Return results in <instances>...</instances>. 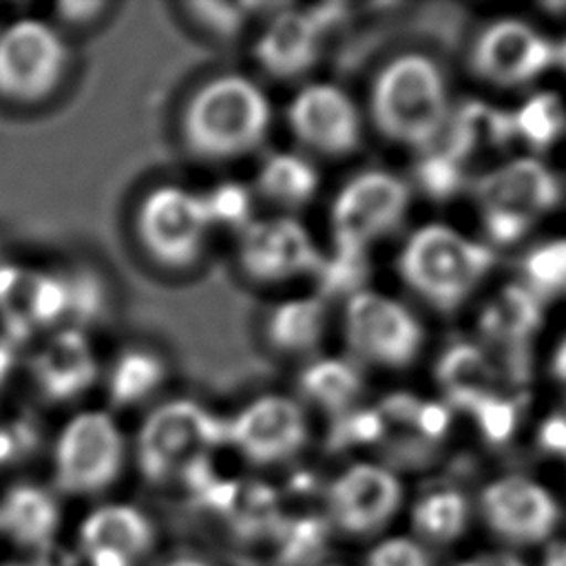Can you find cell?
I'll return each mask as SVG.
<instances>
[{
    "label": "cell",
    "mask_w": 566,
    "mask_h": 566,
    "mask_svg": "<svg viewBox=\"0 0 566 566\" xmlns=\"http://www.w3.org/2000/svg\"><path fill=\"white\" fill-rule=\"evenodd\" d=\"M11 365H13V356H11V349L0 343V396L7 387V380H9V374H11Z\"/></svg>",
    "instance_id": "41"
},
{
    "label": "cell",
    "mask_w": 566,
    "mask_h": 566,
    "mask_svg": "<svg viewBox=\"0 0 566 566\" xmlns=\"http://www.w3.org/2000/svg\"><path fill=\"white\" fill-rule=\"evenodd\" d=\"M22 436L18 431V427H0V467L11 462V458H15L18 449L22 447Z\"/></svg>",
    "instance_id": "40"
},
{
    "label": "cell",
    "mask_w": 566,
    "mask_h": 566,
    "mask_svg": "<svg viewBox=\"0 0 566 566\" xmlns=\"http://www.w3.org/2000/svg\"><path fill=\"white\" fill-rule=\"evenodd\" d=\"M318 190L314 164L296 153L270 155L256 172V192L281 208H301Z\"/></svg>",
    "instance_id": "27"
},
{
    "label": "cell",
    "mask_w": 566,
    "mask_h": 566,
    "mask_svg": "<svg viewBox=\"0 0 566 566\" xmlns=\"http://www.w3.org/2000/svg\"><path fill=\"white\" fill-rule=\"evenodd\" d=\"M557 60L555 44L522 20L489 24L471 49V69L497 86H517L539 77Z\"/></svg>",
    "instance_id": "16"
},
{
    "label": "cell",
    "mask_w": 566,
    "mask_h": 566,
    "mask_svg": "<svg viewBox=\"0 0 566 566\" xmlns=\"http://www.w3.org/2000/svg\"><path fill=\"white\" fill-rule=\"evenodd\" d=\"M135 228L157 263L188 268L201 256L212 221L201 195L181 186H159L142 199Z\"/></svg>",
    "instance_id": "8"
},
{
    "label": "cell",
    "mask_w": 566,
    "mask_h": 566,
    "mask_svg": "<svg viewBox=\"0 0 566 566\" xmlns=\"http://www.w3.org/2000/svg\"><path fill=\"white\" fill-rule=\"evenodd\" d=\"M106 9L104 2H62L57 4L60 20L71 24H86L99 18V13Z\"/></svg>",
    "instance_id": "38"
},
{
    "label": "cell",
    "mask_w": 566,
    "mask_h": 566,
    "mask_svg": "<svg viewBox=\"0 0 566 566\" xmlns=\"http://www.w3.org/2000/svg\"><path fill=\"white\" fill-rule=\"evenodd\" d=\"M526 287L537 296L566 287V239H551L524 256Z\"/></svg>",
    "instance_id": "31"
},
{
    "label": "cell",
    "mask_w": 566,
    "mask_h": 566,
    "mask_svg": "<svg viewBox=\"0 0 566 566\" xmlns=\"http://www.w3.org/2000/svg\"><path fill=\"white\" fill-rule=\"evenodd\" d=\"M553 371L555 376L566 382V338L559 343V347L555 349V358H553Z\"/></svg>",
    "instance_id": "44"
},
{
    "label": "cell",
    "mask_w": 566,
    "mask_h": 566,
    "mask_svg": "<svg viewBox=\"0 0 566 566\" xmlns=\"http://www.w3.org/2000/svg\"><path fill=\"white\" fill-rule=\"evenodd\" d=\"M226 444V422L195 400L177 398L148 413L137 433V464L148 482L166 484L192 473Z\"/></svg>",
    "instance_id": "4"
},
{
    "label": "cell",
    "mask_w": 566,
    "mask_h": 566,
    "mask_svg": "<svg viewBox=\"0 0 566 566\" xmlns=\"http://www.w3.org/2000/svg\"><path fill=\"white\" fill-rule=\"evenodd\" d=\"M155 544V522L128 502H104L77 526V551L86 566H142Z\"/></svg>",
    "instance_id": "15"
},
{
    "label": "cell",
    "mask_w": 566,
    "mask_h": 566,
    "mask_svg": "<svg viewBox=\"0 0 566 566\" xmlns=\"http://www.w3.org/2000/svg\"><path fill=\"white\" fill-rule=\"evenodd\" d=\"M400 478L378 462L345 467L325 489V513L332 526L347 537L382 533L402 506Z\"/></svg>",
    "instance_id": "10"
},
{
    "label": "cell",
    "mask_w": 566,
    "mask_h": 566,
    "mask_svg": "<svg viewBox=\"0 0 566 566\" xmlns=\"http://www.w3.org/2000/svg\"><path fill=\"white\" fill-rule=\"evenodd\" d=\"M411 190L389 170H363L352 177L332 203L336 250L365 254L376 241L400 226L409 210Z\"/></svg>",
    "instance_id": "7"
},
{
    "label": "cell",
    "mask_w": 566,
    "mask_h": 566,
    "mask_svg": "<svg viewBox=\"0 0 566 566\" xmlns=\"http://www.w3.org/2000/svg\"><path fill=\"white\" fill-rule=\"evenodd\" d=\"M203 199L208 206L212 228L217 223H223V226H234L241 232L252 221L250 219V192L241 186H234V184L219 186L210 195H203Z\"/></svg>",
    "instance_id": "34"
},
{
    "label": "cell",
    "mask_w": 566,
    "mask_h": 566,
    "mask_svg": "<svg viewBox=\"0 0 566 566\" xmlns=\"http://www.w3.org/2000/svg\"><path fill=\"white\" fill-rule=\"evenodd\" d=\"M265 93L243 75H219L188 99L181 133L188 150L208 161H228L254 150L270 128Z\"/></svg>",
    "instance_id": "2"
},
{
    "label": "cell",
    "mask_w": 566,
    "mask_h": 566,
    "mask_svg": "<svg viewBox=\"0 0 566 566\" xmlns=\"http://www.w3.org/2000/svg\"><path fill=\"white\" fill-rule=\"evenodd\" d=\"M482 221L486 234L500 245H511L520 241L533 226V219L502 208H482Z\"/></svg>",
    "instance_id": "37"
},
{
    "label": "cell",
    "mask_w": 566,
    "mask_h": 566,
    "mask_svg": "<svg viewBox=\"0 0 566 566\" xmlns=\"http://www.w3.org/2000/svg\"><path fill=\"white\" fill-rule=\"evenodd\" d=\"M321 566H347V564H338V562H327V564H321Z\"/></svg>",
    "instance_id": "47"
},
{
    "label": "cell",
    "mask_w": 566,
    "mask_h": 566,
    "mask_svg": "<svg viewBox=\"0 0 566 566\" xmlns=\"http://www.w3.org/2000/svg\"><path fill=\"white\" fill-rule=\"evenodd\" d=\"M310 232L290 217L250 221L239 234L241 270L256 283H283L321 268Z\"/></svg>",
    "instance_id": "12"
},
{
    "label": "cell",
    "mask_w": 566,
    "mask_h": 566,
    "mask_svg": "<svg viewBox=\"0 0 566 566\" xmlns=\"http://www.w3.org/2000/svg\"><path fill=\"white\" fill-rule=\"evenodd\" d=\"M374 126L409 148H433L451 117L442 69L422 53H402L376 75L369 93Z\"/></svg>",
    "instance_id": "1"
},
{
    "label": "cell",
    "mask_w": 566,
    "mask_h": 566,
    "mask_svg": "<svg viewBox=\"0 0 566 566\" xmlns=\"http://www.w3.org/2000/svg\"><path fill=\"white\" fill-rule=\"evenodd\" d=\"M471 520V504L455 489H436L411 506V535L422 544H451L460 539Z\"/></svg>",
    "instance_id": "25"
},
{
    "label": "cell",
    "mask_w": 566,
    "mask_h": 566,
    "mask_svg": "<svg viewBox=\"0 0 566 566\" xmlns=\"http://www.w3.org/2000/svg\"><path fill=\"white\" fill-rule=\"evenodd\" d=\"M493 268L489 245L447 223H427L409 234L398 256L405 285L438 310H455Z\"/></svg>",
    "instance_id": "3"
},
{
    "label": "cell",
    "mask_w": 566,
    "mask_h": 566,
    "mask_svg": "<svg viewBox=\"0 0 566 566\" xmlns=\"http://www.w3.org/2000/svg\"><path fill=\"white\" fill-rule=\"evenodd\" d=\"M166 378L159 356L146 349L124 352L108 374V398L117 407H130L153 396Z\"/></svg>",
    "instance_id": "28"
},
{
    "label": "cell",
    "mask_w": 566,
    "mask_h": 566,
    "mask_svg": "<svg viewBox=\"0 0 566 566\" xmlns=\"http://www.w3.org/2000/svg\"><path fill=\"white\" fill-rule=\"evenodd\" d=\"M418 179L431 197H449L460 188L464 170L453 157L438 148L422 159L418 168Z\"/></svg>",
    "instance_id": "35"
},
{
    "label": "cell",
    "mask_w": 566,
    "mask_h": 566,
    "mask_svg": "<svg viewBox=\"0 0 566 566\" xmlns=\"http://www.w3.org/2000/svg\"><path fill=\"white\" fill-rule=\"evenodd\" d=\"M480 511L489 528L511 544H542L559 524L555 495L526 475H502L484 486Z\"/></svg>",
    "instance_id": "14"
},
{
    "label": "cell",
    "mask_w": 566,
    "mask_h": 566,
    "mask_svg": "<svg viewBox=\"0 0 566 566\" xmlns=\"http://www.w3.org/2000/svg\"><path fill=\"white\" fill-rule=\"evenodd\" d=\"M31 374L44 398L69 402L93 387L97 358L80 327L66 325L44 338L31 360Z\"/></svg>",
    "instance_id": "18"
},
{
    "label": "cell",
    "mask_w": 566,
    "mask_h": 566,
    "mask_svg": "<svg viewBox=\"0 0 566 566\" xmlns=\"http://www.w3.org/2000/svg\"><path fill=\"white\" fill-rule=\"evenodd\" d=\"M343 318L349 352L367 365L407 367L424 340L422 325L411 310L376 290H360L347 298Z\"/></svg>",
    "instance_id": "9"
},
{
    "label": "cell",
    "mask_w": 566,
    "mask_h": 566,
    "mask_svg": "<svg viewBox=\"0 0 566 566\" xmlns=\"http://www.w3.org/2000/svg\"><path fill=\"white\" fill-rule=\"evenodd\" d=\"M548 9L557 11V13H566V2H557V4H548Z\"/></svg>",
    "instance_id": "46"
},
{
    "label": "cell",
    "mask_w": 566,
    "mask_h": 566,
    "mask_svg": "<svg viewBox=\"0 0 566 566\" xmlns=\"http://www.w3.org/2000/svg\"><path fill=\"white\" fill-rule=\"evenodd\" d=\"M482 208H502L528 219L553 210L559 201V184L548 166L520 157L489 170L475 186Z\"/></svg>",
    "instance_id": "19"
},
{
    "label": "cell",
    "mask_w": 566,
    "mask_h": 566,
    "mask_svg": "<svg viewBox=\"0 0 566 566\" xmlns=\"http://www.w3.org/2000/svg\"><path fill=\"white\" fill-rule=\"evenodd\" d=\"M363 566H433V555L413 535H385L367 548Z\"/></svg>",
    "instance_id": "32"
},
{
    "label": "cell",
    "mask_w": 566,
    "mask_h": 566,
    "mask_svg": "<svg viewBox=\"0 0 566 566\" xmlns=\"http://www.w3.org/2000/svg\"><path fill=\"white\" fill-rule=\"evenodd\" d=\"M62 524V509L53 491L20 482L0 500V533L22 548H44Z\"/></svg>",
    "instance_id": "21"
},
{
    "label": "cell",
    "mask_w": 566,
    "mask_h": 566,
    "mask_svg": "<svg viewBox=\"0 0 566 566\" xmlns=\"http://www.w3.org/2000/svg\"><path fill=\"white\" fill-rule=\"evenodd\" d=\"M66 279L29 268L0 270V316L20 336L51 327L66 318Z\"/></svg>",
    "instance_id": "17"
},
{
    "label": "cell",
    "mask_w": 566,
    "mask_h": 566,
    "mask_svg": "<svg viewBox=\"0 0 566 566\" xmlns=\"http://www.w3.org/2000/svg\"><path fill=\"white\" fill-rule=\"evenodd\" d=\"M195 20H199L206 29L221 33V35H232L241 29L245 22V9L239 4H228V2H197L188 7Z\"/></svg>",
    "instance_id": "36"
},
{
    "label": "cell",
    "mask_w": 566,
    "mask_h": 566,
    "mask_svg": "<svg viewBox=\"0 0 566 566\" xmlns=\"http://www.w3.org/2000/svg\"><path fill=\"white\" fill-rule=\"evenodd\" d=\"M305 396L323 409H347L363 389V378L352 363L318 360L301 378Z\"/></svg>",
    "instance_id": "29"
},
{
    "label": "cell",
    "mask_w": 566,
    "mask_h": 566,
    "mask_svg": "<svg viewBox=\"0 0 566 566\" xmlns=\"http://www.w3.org/2000/svg\"><path fill=\"white\" fill-rule=\"evenodd\" d=\"M542 323L539 296L520 283L504 285L482 310L480 327L491 340L524 343Z\"/></svg>",
    "instance_id": "24"
},
{
    "label": "cell",
    "mask_w": 566,
    "mask_h": 566,
    "mask_svg": "<svg viewBox=\"0 0 566 566\" xmlns=\"http://www.w3.org/2000/svg\"><path fill=\"white\" fill-rule=\"evenodd\" d=\"M513 133L533 148H548L566 128L562 99L553 93H535L511 113Z\"/></svg>",
    "instance_id": "30"
},
{
    "label": "cell",
    "mask_w": 566,
    "mask_h": 566,
    "mask_svg": "<svg viewBox=\"0 0 566 566\" xmlns=\"http://www.w3.org/2000/svg\"><path fill=\"white\" fill-rule=\"evenodd\" d=\"M327 327L323 298H290L268 318V338L279 352L305 354L318 347Z\"/></svg>",
    "instance_id": "26"
},
{
    "label": "cell",
    "mask_w": 566,
    "mask_h": 566,
    "mask_svg": "<svg viewBox=\"0 0 566 566\" xmlns=\"http://www.w3.org/2000/svg\"><path fill=\"white\" fill-rule=\"evenodd\" d=\"M555 53H557V60H562V62L566 64V44H564L562 49H559V46H555ZM557 60H555V62H557Z\"/></svg>",
    "instance_id": "45"
},
{
    "label": "cell",
    "mask_w": 566,
    "mask_h": 566,
    "mask_svg": "<svg viewBox=\"0 0 566 566\" xmlns=\"http://www.w3.org/2000/svg\"><path fill=\"white\" fill-rule=\"evenodd\" d=\"M159 566H214V564H210L208 559L197 557V555H175Z\"/></svg>",
    "instance_id": "43"
},
{
    "label": "cell",
    "mask_w": 566,
    "mask_h": 566,
    "mask_svg": "<svg viewBox=\"0 0 566 566\" xmlns=\"http://www.w3.org/2000/svg\"><path fill=\"white\" fill-rule=\"evenodd\" d=\"M539 440L546 449L555 453H566V418L564 416H553L542 424Z\"/></svg>",
    "instance_id": "39"
},
{
    "label": "cell",
    "mask_w": 566,
    "mask_h": 566,
    "mask_svg": "<svg viewBox=\"0 0 566 566\" xmlns=\"http://www.w3.org/2000/svg\"><path fill=\"white\" fill-rule=\"evenodd\" d=\"M469 411L489 442L509 440L517 427V407L500 394L482 396L469 407Z\"/></svg>",
    "instance_id": "33"
},
{
    "label": "cell",
    "mask_w": 566,
    "mask_h": 566,
    "mask_svg": "<svg viewBox=\"0 0 566 566\" xmlns=\"http://www.w3.org/2000/svg\"><path fill=\"white\" fill-rule=\"evenodd\" d=\"M438 382L453 407H469L486 394H497V369L489 354L471 343H458L438 363Z\"/></svg>",
    "instance_id": "23"
},
{
    "label": "cell",
    "mask_w": 566,
    "mask_h": 566,
    "mask_svg": "<svg viewBox=\"0 0 566 566\" xmlns=\"http://www.w3.org/2000/svg\"><path fill=\"white\" fill-rule=\"evenodd\" d=\"M69 46L42 20L20 18L0 29V99L38 104L53 95L69 69Z\"/></svg>",
    "instance_id": "6"
},
{
    "label": "cell",
    "mask_w": 566,
    "mask_h": 566,
    "mask_svg": "<svg viewBox=\"0 0 566 566\" xmlns=\"http://www.w3.org/2000/svg\"><path fill=\"white\" fill-rule=\"evenodd\" d=\"M307 442V416L298 400L268 394L245 405L226 422V444L254 464H279L294 458Z\"/></svg>",
    "instance_id": "11"
},
{
    "label": "cell",
    "mask_w": 566,
    "mask_h": 566,
    "mask_svg": "<svg viewBox=\"0 0 566 566\" xmlns=\"http://www.w3.org/2000/svg\"><path fill=\"white\" fill-rule=\"evenodd\" d=\"M511 115L491 108L480 102H467L458 111H451L449 124L440 139L449 157L460 166L482 148H500L513 137Z\"/></svg>",
    "instance_id": "22"
},
{
    "label": "cell",
    "mask_w": 566,
    "mask_h": 566,
    "mask_svg": "<svg viewBox=\"0 0 566 566\" xmlns=\"http://www.w3.org/2000/svg\"><path fill=\"white\" fill-rule=\"evenodd\" d=\"M460 566H484V564H478V562H467V564H460Z\"/></svg>",
    "instance_id": "48"
},
{
    "label": "cell",
    "mask_w": 566,
    "mask_h": 566,
    "mask_svg": "<svg viewBox=\"0 0 566 566\" xmlns=\"http://www.w3.org/2000/svg\"><path fill=\"white\" fill-rule=\"evenodd\" d=\"M323 22L312 11L283 9L261 33L254 55L274 77L292 80L310 71L321 55Z\"/></svg>",
    "instance_id": "20"
},
{
    "label": "cell",
    "mask_w": 566,
    "mask_h": 566,
    "mask_svg": "<svg viewBox=\"0 0 566 566\" xmlns=\"http://www.w3.org/2000/svg\"><path fill=\"white\" fill-rule=\"evenodd\" d=\"M294 137L325 157H343L360 146L363 119L356 102L336 84L312 82L287 106Z\"/></svg>",
    "instance_id": "13"
},
{
    "label": "cell",
    "mask_w": 566,
    "mask_h": 566,
    "mask_svg": "<svg viewBox=\"0 0 566 566\" xmlns=\"http://www.w3.org/2000/svg\"><path fill=\"white\" fill-rule=\"evenodd\" d=\"M544 566H566V542L548 546L546 557H544Z\"/></svg>",
    "instance_id": "42"
},
{
    "label": "cell",
    "mask_w": 566,
    "mask_h": 566,
    "mask_svg": "<svg viewBox=\"0 0 566 566\" xmlns=\"http://www.w3.org/2000/svg\"><path fill=\"white\" fill-rule=\"evenodd\" d=\"M126 440L106 411H82L60 431L53 447L55 491L73 497L99 495L122 475Z\"/></svg>",
    "instance_id": "5"
}]
</instances>
